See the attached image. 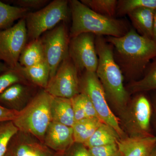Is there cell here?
<instances>
[{"instance_id": "8d00e7d4", "label": "cell", "mask_w": 156, "mask_h": 156, "mask_svg": "<svg viewBox=\"0 0 156 156\" xmlns=\"http://www.w3.org/2000/svg\"><path fill=\"white\" fill-rule=\"evenodd\" d=\"M151 156H156V145L152 152Z\"/></svg>"}, {"instance_id": "603a6c76", "label": "cell", "mask_w": 156, "mask_h": 156, "mask_svg": "<svg viewBox=\"0 0 156 156\" xmlns=\"http://www.w3.org/2000/svg\"><path fill=\"white\" fill-rule=\"evenodd\" d=\"M30 12L0 1V30L13 26L15 21L25 18Z\"/></svg>"}, {"instance_id": "277c9868", "label": "cell", "mask_w": 156, "mask_h": 156, "mask_svg": "<svg viewBox=\"0 0 156 156\" xmlns=\"http://www.w3.org/2000/svg\"><path fill=\"white\" fill-rule=\"evenodd\" d=\"M53 96L45 89L38 93L13 121L18 130L44 139L51 122V103Z\"/></svg>"}, {"instance_id": "d4e9b609", "label": "cell", "mask_w": 156, "mask_h": 156, "mask_svg": "<svg viewBox=\"0 0 156 156\" xmlns=\"http://www.w3.org/2000/svg\"><path fill=\"white\" fill-rule=\"evenodd\" d=\"M141 8L156 9V0H120L118 1L116 14L122 16Z\"/></svg>"}, {"instance_id": "ba28073f", "label": "cell", "mask_w": 156, "mask_h": 156, "mask_svg": "<svg viewBox=\"0 0 156 156\" xmlns=\"http://www.w3.org/2000/svg\"><path fill=\"white\" fill-rule=\"evenodd\" d=\"M41 37L45 61L50 70V79L56 73L58 66L69 56L70 37L64 22L45 33Z\"/></svg>"}, {"instance_id": "484cf974", "label": "cell", "mask_w": 156, "mask_h": 156, "mask_svg": "<svg viewBox=\"0 0 156 156\" xmlns=\"http://www.w3.org/2000/svg\"><path fill=\"white\" fill-rule=\"evenodd\" d=\"M19 130L13 121L0 122V156H4L7 152L9 143Z\"/></svg>"}, {"instance_id": "8fae6325", "label": "cell", "mask_w": 156, "mask_h": 156, "mask_svg": "<svg viewBox=\"0 0 156 156\" xmlns=\"http://www.w3.org/2000/svg\"><path fill=\"white\" fill-rule=\"evenodd\" d=\"M96 36L84 33L70 39L69 55L80 71L95 73L98 57L95 45Z\"/></svg>"}, {"instance_id": "8992f818", "label": "cell", "mask_w": 156, "mask_h": 156, "mask_svg": "<svg viewBox=\"0 0 156 156\" xmlns=\"http://www.w3.org/2000/svg\"><path fill=\"white\" fill-rule=\"evenodd\" d=\"M69 1L54 0L25 17L27 37L30 41L41 37L42 34L51 30L68 18Z\"/></svg>"}, {"instance_id": "30bf717a", "label": "cell", "mask_w": 156, "mask_h": 156, "mask_svg": "<svg viewBox=\"0 0 156 156\" xmlns=\"http://www.w3.org/2000/svg\"><path fill=\"white\" fill-rule=\"evenodd\" d=\"M78 71L69 55L50 79L45 90L53 97L72 98L80 93Z\"/></svg>"}, {"instance_id": "4dcf8cb0", "label": "cell", "mask_w": 156, "mask_h": 156, "mask_svg": "<svg viewBox=\"0 0 156 156\" xmlns=\"http://www.w3.org/2000/svg\"><path fill=\"white\" fill-rule=\"evenodd\" d=\"M75 122L87 119L79 94L71 98Z\"/></svg>"}, {"instance_id": "e0dca14e", "label": "cell", "mask_w": 156, "mask_h": 156, "mask_svg": "<svg viewBox=\"0 0 156 156\" xmlns=\"http://www.w3.org/2000/svg\"><path fill=\"white\" fill-rule=\"evenodd\" d=\"M126 88L130 95L156 91V57L147 68L142 77L130 82Z\"/></svg>"}, {"instance_id": "9a60e30c", "label": "cell", "mask_w": 156, "mask_h": 156, "mask_svg": "<svg viewBox=\"0 0 156 156\" xmlns=\"http://www.w3.org/2000/svg\"><path fill=\"white\" fill-rule=\"evenodd\" d=\"M50 112L52 122L71 127L75 122L71 98L53 97Z\"/></svg>"}, {"instance_id": "cb8c5ba5", "label": "cell", "mask_w": 156, "mask_h": 156, "mask_svg": "<svg viewBox=\"0 0 156 156\" xmlns=\"http://www.w3.org/2000/svg\"><path fill=\"white\" fill-rule=\"evenodd\" d=\"M81 2L97 14L114 18L116 14V0H81Z\"/></svg>"}, {"instance_id": "5b68a950", "label": "cell", "mask_w": 156, "mask_h": 156, "mask_svg": "<svg viewBox=\"0 0 156 156\" xmlns=\"http://www.w3.org/2000/svg\"><path fill=\"white\" fill-rule=\"evenodd\" d=\"M152 109L150 97L147 92L136 93L127 106L119 114L120 126L128 136L154 135L151 126Z\"/></svg>"}, {"instance_id": "6da1fadb", "label": "cell", "mask_w": 156, "mask_h": 156, "mask_svg": "<svg viewBox=\"0 0 156 156\" xmlns=\"http://www.w3.org/2000/svg\"><path fill=\"white\" fill-rule=\"evenodd\" d=\"M113 48L115 61L123 74L132 81L142 77L147 68L156 57V42L131 28L122 37H107Z\"/></svg>"}, {"instance_id": "d6986e66", "label": "cell", "mask_w": 156, "mask_h": 156, "mask_svg": "<svg viewBox=\"0 0 156 156\" xmlns=\"http://www.w3.org/2000/svg\"><path fill=\"white\" fill-rule=\"evenodd\" d=\"M17 67L25 79L44 89H46L50 80V70L45 60L27 67H23L18 64Z\"/></svg>"}, {"instance_id": "74e56055", "label": "cell", "mask_w": 156, "mask_h": 156, "mask_svg": "<svg viewBox=\"0 0 156 156\" xmlns=\"http://www.w3.org/2000/svg\"><path fill=\"white\" fill-rule=\"evenodd\" d=\"M4 156H11V154H10V153L9 152L7 151L6 153L5 154V155Z\"/></svg>"}, {"instance_id": "e575fe53", "label": "cell", "mask_w": 156, "mask_h": 156, "mask_svg": "<svg viewBox=\"0 0 156 156\" xmlns=\"http://www.w3.org/2000/svg\"><path fill=\"white\" fill-rule=\"evenodd\" d=\"M153 40L156 42V9H155L154 11Z\"/></svg>"}, {"instance_id": "d6a6232c", "label": "cell", "mask_w": 156, "mask_h": 156, "mask_svg": "<svg viewBox=\"0 0 156 156\" xmlns=\"http://www.w3.org/2000/svg\"><path fill=\"white\" fill-rule=\"evenodd\" d=\"M19 112V111L6 108L0 105V122L14 121Z\"/></svg>"}, {"instance_id": "ffe728a7", "label": "cell", "mask_w": 156, "mask_h": 156, "mask_svg": "<svg viewBox=\"0 0 156 156\" xmlns=\"http://www.w3.org/2000/svg\"><path fill=\"white\" fill-rule=\"evenodd\" d=\"M45 61L44 54L41 38L30 41L20 54L19 64L23 67L33 66Z\"/></svg>"}, {"instance_id": "1f68e13d", "label": "cell", "mask_w": 156, "mask_h": 156, "mask_svg": "<svg viewBox=\"0 0 156 156\" xmlns=\"http://www.w3.org/2000/svg\"><path fill=\"white\" fill-rule=\"evenodd\" d=\"M67 150L66 156H91L88 148L82 144L74 142Z\"/></svg>"}, {"instance_id": "f1b7e54d", "label": "cell", "mask_w": 156, "mask_h": 156, "mask_svg": "<svg viewBox=\"0 0 156 156\" xmlns=\"http://www.w3.org/2000/svg\"><path fill=\"white\" fill-rule=\"evenodd\" d=\"M88 150L91 156H121L117 143L89 148Z\"/></svg>"}, {"instance_id": "9c48e42d", "label": "cell", "mask_w": 156, "mask_h": 156, "mask_svg": "<svg viewBox=\"0 0 156 156\" xmlns=\"http://www.w3.org/2000/svg\"><path fill=\"white\" fill-rule=\"evenodd\" d=\"M27 40L25 18L10 28L0 30V61L11 68L16 67Z\"/></svg>"}, {"instance_id": "d590c367", "label": "cell", "mask_w": 156, "mask_h": 156, "mask_svg": "<svg viewBox=\"0 0 156 156\" xmlns=\"http://www.w3.org/2000/svg\"><path fill=\"white\" fill-rule=\"evenodd\" d=\"M10 67L3 62L0 61V74L9 69Z\"/></svg>"}, {"instance_id": "7402d4cb", "label": "cell", "mask_w": 156, "mask_h": 156, "mask_svg": "<svg viewBox=\"0 0 156 156\" xmlns=\"http://www.w3.org/2000/svg\"><path fill=\"white\" fill-rule=\"evenodd\" d=\"M120 139L119 135L114 128L103 123L84 145L89 148L117 144Z\"/></svg>"}, {"instance_id": "ac0fdd59", "label": "cell", "mask_w": 156, "mask_h": 156, "mask_svg": "<svg viewBox=\"0 0 156 156\" xmlns=\"http://www.w3.org/2000/svg\"><path fill=\"white\" fill-rule=\"evenodd\" d=\"M28 88L22 83L12 85L0 94V103L6 108L18 111V106L29 96Z\"/></svg>"}, {"instance_id": "2e32d148", "label": "cell", "mask_w": 156, "mask_h": 156, "mask_svg": "<svg viewBox=\"0 0 156 156\" xmlns=\"http://www.w3.org/2000/svg\"><path fill=\"white\" fill-rule=\"evenodd\" d=\"M154 11L153 9L141 8L128 14L135 30L140 35L152 40Z\"/></svg>"}, {"instance_id": "7a4b0ae2", "label": "cell", "mask_w": 156, "mask_h": 156, "mask_svg": "<svg viewBox=\"0 0 156 156\" xmlns=\"http://www.w3.org/2000/svg\"><path fill=\"white\" fill-rule=\"evenodd\" d=\"M95 45L98 57L95 73L103 87L108 101L119 114L130 99V95L124 86V76L115 61L112 46L101 36L95 37Z\"/></svg>"}, {"instance_id": "3957f363", "label": "cell", "mask_w": 156, "mask_h": 156, "mask_svg": "<svg viewBox=\"0 0 156 156\" xmlns=\"http://www.w3.org/2000/svg\"><path fill=\"white\" fill-rule=\"evenodd\" d=\"M69 5L72 19L70 39L84 33L119 37L129 30L122 20L97 14L78 0L69 1Z\"/></svg>"}, {"instance_id": "52a82bcc", "label": "cell", "mask_w": 156, "mask_h": 156, "mask_svg": "<svg viewBox=\"0 0 156 156\" xmlns=\"http://www.w3.org/2000/svg\"><path fill=\"white\" fill-rule=\"evenodd\" d=\"M80 93L87 95L92 101L98 119L114 128L121 139L127 136L120 126L119 118L110 108L105 92L95 73L84 72L80 79Z\"/></svg>"}, {"instance_id": "836d02e7", "label": "cell", "mask_w": 156, "mask_h": 156, "mask_svg": "<svg viewBox=\"0 0 156 156\" xmlns=\"http://www.w3.org/2000/svg\"><path fill=\"white\" fill-rule=\"evenodd\" d=\"M150 97L151 102L152 114L151 126L152 131L154 132L156 136V91H152Z\"/></svg>"}, {"instance_id": "5bb4252c", "label": "cell", "mask_w": 156, "mask_h": 156, "mask_svg": "<svg viewBox=\"0 0 156 156\" xmlns=\"http://www.w3.org/2000/svg\"><path fill=\"white\" fill-rule=\"evenodd\" d=\"M7 151L11 156H48L38 144L23 140L19 131L12 137Z\"/></svg>"}, {"instance_id": "4fadbf2b", "label": "cell", "mask_w": 156, "mask_h": 156, "mask_svg": "<svg viewBox=\"0 0 156 156\" xmlns=\"http://www.w3.org/2000/svg\"><path fill=\"white\" fill-rule=\"evenodd\" d=\"M44 140L46 145L52 149L66 151L74 143L72 127L51 121Z\"/></svg>"}, {"instance_id": "44dd1931", "label": "cell", "mask_w": 156, "mask_h": 156, "mask_svg": "<svg viewBox=\"0 0 156 156\" xmlns=\"http://www.w3.org/2000/svg\"><path fill=\"white\" fill-rule=\"evenodd\" d=\"M103 123L98 118L85 119L75 122L72 126L74 142L85 144Z\"/></svg>"}, {"instance_id": "f546056e", "label": "cell", "mask_w": 156, "mask_h": 156, "mask_svg": "<svg viewBox=\"0 0 156 156\" xmlns=\"http://www.w3.org/2000/svg\"><path fill=\"white\" fill-rule=\"evenodd\" d=\"M79 95L87 119L98 118L95 108L88 96L82 92Z\"/></svg>"}, {"instance_id": "4316f807", "label": "cell", "mask_w": 156, "mask_h": 156, "mask_svg": "<svg viewBox=\"0 0 156 156\" xmlns=\"http://www.w3.org/2000/svg\"><path fill=\"white\" fill-rule=\"evenodd\" d=\"M25 79L17 66L14 68H10L9 69L0 74V94L12 85L22 83Z\"/></svg>"}, {"instance_id": "83f0119b", "label": "cell", "mask_w": 156, "mask_h": 156, "mask_svg": "<svg viewBox=\"0 0 156 156\" xmlns=\"http://www.w3.org/2000/svg\"><path fill=\"white\" fill-rule=\"evenodd\" d=\"M3 2L30 11L32 10H40L50 3L48 0H7Z\"/></svg>"}, {"instance_id": "7c38bea8", "label": "cell", "mask_w": 156, "mask_h": 156, "mask_svg": "<svg viewBox=\"0 0 156 156\" xmlns=\"http://www.w3.org/2000/svg\"><path fill=\"white\" fill-rule=\"evenodd\" d=\"M117 144L121 156H151L156 145V136H126Z\"/></svg>"}]
</instances>
